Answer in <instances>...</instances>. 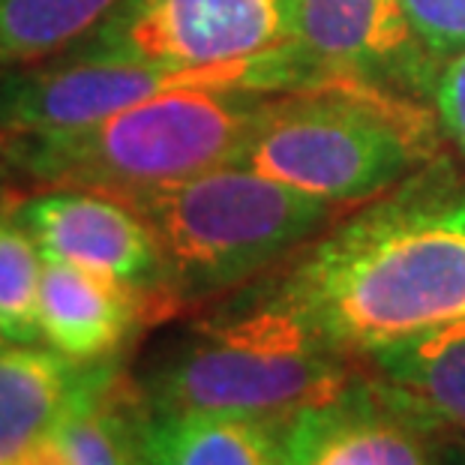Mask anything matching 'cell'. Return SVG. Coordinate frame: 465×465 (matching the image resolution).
Returning <instances> with one entry per match:
<instances>
[{"label": "cell", "instance_id": "cell-14", "mask_svg": "<svg viewBox=\"0 0 465 465\" xmlns=\"http://www.w3.org/2000/svg\"><path fill=\"white\" fill-rule=\"evenodd\" d=\"M363 361L435 430L465 439V319L388 342Z\"/></svg>", "mask_w": 465, "mask_h": 465}, {"label": "cell", "instance_id": "cell-6", "mask_svg": "<svg viewBox=\"0 0 465 465\" xmlns=\"http://www.w3.org/2000/svg\"><path fill=\"white\" fill-rule=\"evenodd\" d=\"M57 57L177 69L303 57L298 0H121Z\"/></svg>", "mask_w": 465, "mask_h": 465}, {"label": "cell", "instance_id": "cell-2", "mask_svg": "<svg viewBox=\"0 0 465 465\" xmlns=\"http://www.w3.org/2000/svg\"><path fill=\"white\" fill-rule=\"evenodd\" d=\"M351 375L354 361L312 328L271 271L211 301V310L147 361L135 388L153 414L223 411L289 420Z\"/></svg>", "mask_w": 465, "mask_h": 465}, {"label": "cell", "instance_id": "cell-23", "mask_svg": "<svg viewBox=\"0 0 465 465\" xmlns=\"http://www.w3.org/2000/svg\"><path fill=\"white\" fill-rule=\"evenodd\" d=\"M0 345H6V342H4V336H0Z\"/></svg>", "mask_w": 465, "mask_h": 465}, {"label": "cell", "instance_id": "cell-19", "mask_svg": "<svg viewBox=\"0 0 465 465\" xmlns=\"http://www.w3.org/2000/svg\"><path fill=\"white\" fill-rule=\"evenodd\" d=\"M430 105L441 135L465 156V52L441 64Z\"/></svg>", "mask_w": 465, "mask_h": 465}, {"label": "cell", "instance_id": "cell-20", "mask_svg": "<svg viewBox=\"0 0 465 465\" xmlns=\"http://www.w3.org/2000/svg\"><path fill=\"white\" fill-rule=\"evenodd\" d=\"M15 465H73V460H69L61 435L54 430V432H48L45 439H39L34 448H27L22 457L15 460Z\"/></svg>", "mask_w": 465, "mask_h": 465}, {"label": "cell", "instance_id": "cell-13", "mask_svg": "<svg viewBox=\"0 0 465 465\" xmlns=\"http://www.w3.org/2000/svg\"><path fill=\"white\" fill-rule=\"evenodd\" d=\"M285 420L223 411H147L142 465H282Z\"/></svg>", "mask_w": 465, "mask_h": 465}, {"label": "cell", "instance_id": "cell-4", "mask_svg": "<svg viewBox=\"0 0 465 465\" xmlns=\"http://www.w3.org/2000/svg\"><path fill=\"white\" fill-rule=\"evenodd\" d=\"M441 156L430 103L354 82L280 91L232 165L250 168L336 207H354Z\"/></svg>", "mask_w": 465, "mask_h": 465}, {"label": "cell", "instance_id": "cell-9", "mask_svg": "<svg viewBox=\"0 0 465 465\" xmlns=\"http://www.w3.org/2000/svg\"><path fill=\"white\" fill-rule=\"evenodd\" d=\"M439 430L379 375L354 372L285 420L282 465H435Z\"/></svg>", "mask_w": 465, "mask_h": 465}, {"label": "cell", "instance_id": "cell-7", "mask_svg": "<svg viewBox=\"0 0 465 465\" xmlns=\"http://www.w3.org/2000/svg\"><path fill=\"white\" fill-rule=\"evenodd\" d=\"M319 84L303 57L232 66H147L124 61H54L0 75V138L84 126L183 87L298 91Z\"/></svg>", "mask_w": 465, "mask_h": 465}, {"label": "cell", "instance_id": "cell-1", "mask_svg": "<svg viewBox=\"0 0 465 465\" xmlns=\"http://www.w3.org/2000/svg\"><path fill=\"white\" fill-rule=\"evenodd\" d=\"M292 303L349 361L465 319V174L441 156L280 267Z\"/></svg>", "mask_w": 465, "mask_h": 465}, {"label": "cell", "instance_id": "cell-10", "mask_svg": "<svg viewBox=\"0 0 465 465\" xmlns=\"http://www.w3.org/2000/svg\"><path fill=\"white\" fill-rule=\"evenodd\" d=\"M9 211L48 262L100 273L142 294L153 312H168L160 250L147 223L126 202L87 190H45L15 199Z\"/></svg>", "mask_w": 465, "mask_h": 465}, {"label": "cell", "instance_id": "cell-24", "mask_svg": "<svg viewBox=\"0 0 465 465\" xmlns=\"http://www.w3.org/2000/svg\"><path fill=\"white\" fill-rule=\"evenodd\" d=\"M0 75H4V69H0Z\"/></svg>", "mask_w": 465, "mask_h": 465}, {"label": "cell", "instance_id": "cell-5", "mask_svg": "<svg viewBox=\"0 0 465 465\" xmlns=\"http://www.w3.org/2000/svg\"><path fill=\"white\" fill-rule=\"evenodd\" d=\"M121 202L153 234L168 310L211 303L271 273L333 225L340 211L232 163Z\"/></svg>", "mask_w": 465, "mask_h": 465}, {"label": "cell", "instance_id": "cell-3", "mask_svg": "<svg viewBox=\"0 0 465 465\" xmlns=\"http://www.w3.org/2000/svg\"><path fill=\"white\" fill-rule=\"evenodd\" d=\"M276 94L183 87L84 126L0 138V163L43 190L126 199L229 165Z\"/></svg>", "mask_w": 465, "mask_h": 465}, {"label": "cell", "instance_id": "cell-11", "mask_svg": "<svg viewBox=\"0 0 465 465\" xmlns=\"http://www.w3.org/2000/svg\"><path fill=\"white\" fill-rule=\"evenodd\" d=\"M117 375L121 361L78 363L48 345H0V465H15Z\"/></svg>", "mask_w": 465, "mask_h": 465}, {"label": "cell", "instance_id": "cell-8", "mask_svg": "<svg viewBox=\"0 0 465 465\" xmlns=\"http://www.w3.org/2000/svg\"><path fill=\"white\" fill-rule=\"evenodd\" d=\"M298 48L315 82H354L430 103L441 64L400 0H298Z\"/></svg>", "mask_w": 465, "mask_h": 465}, {"label": "cell", "instance_id": "cell-15", "mask_svg": "<svg viewBox=\"0 0 465 465\" xmlns=\"http://www.w3.org/2000/svg\"><path fill=\"white\" fill-rule=\"evenodd\" d=\"M121 0H0V69L64 54L112 15Z\"/></svg>", "mask_w": 465, "mask_h": 465}, {"label": "cell", "instance_id": "cell-16", "mask_svg": "<svg viewBox=\"0 0 465 465\" xmlns=\"http://www.w3.org/2000/svg\"><path fill=\"white\" fill-rule=\"evenodd\" d=\"M147 409L124 372L57 427L73 465H142Z\"/></svg>", "mask_w": 465, "mask_h": 465}, {"label": "cell", "instance_id": "cell-22", "mask_svg": "<svg viewBox=\"0 0 465 465\" xmlns=\"http://www.w3.org/2000/svg\"><path fill=\"white\" fill-rule=\"evenodd\" d=\"M6 177H9V172H6V165L0 163V211H6L9 204H13L15 199L9 195V190H6Z\"/></svg>", "mask_w": 465, "mask_h": 465}, {"label": "cell", "instance_id": "cell-17", "mask_svg": "<svg viewBox=\"0 0 465 465\" xmlns=\"http://www.w3.org/2000/svg\"><path fill=\"white\" fill-rule=\"evenodd\" d=\"M9 207L0 211V336L6 345H43L39 285L45 255Z\"/></svg>", "mask_w": 465, "mask_h": 465}, {"label": "cell", "instance_id": "cell-12", "mask_svg": "<svg viewBox=\"0 0 465 465\" xmlns=\"http://www.w3.org/2000/svg\"><path fill=\"white\" fill-rule=\"evenodd\" d=\"M142 294L66 262H48L39 285L43 345L78 363L121 361L126 342L151 319Z\"/></svg>", "mask_w": 465, "mask_h": 465}, {"label": "cell", "instance_id": "cell-18", "mask_svg": "<svg viewBox=\"0 0 465 465\" xmlns=\"http://www.w3.org/2000/svg\"><path fill=\"white\" fill-rule=\"evenodd\" d=\"M400 6L439 64L465 52V0H400Z\"/></svg>", "mask_w": 465, "mask_h": 465}, {"label": "cell", "instance_id": "cell-21", "mask_svg": "<svg viewBox=\"0 0 465 465\" xmlns=\"http://www.w3.org/2000/svg\"><path fill=\"white\" fill-rule=\"evenodd\" d=\"M435 465H465V439L439 432V439H435Z\"/></svg>", "mask_w": 465, "mask_h": 465}]
</instances>
